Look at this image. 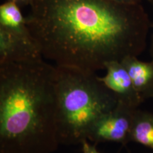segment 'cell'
<instances>
[{"label": "cell", "mask_w": 153, "mask_h": 153, "mask_svg": "<svg viewBox=\"0 0 153 153\" xmlns=\"http://www.w3.org/2000/svg\"><path fill=\"white\" fill-rule=\"evenodd\" d=\"M133 82L134 87L144 101L153 99V60H140L137 56L126 57L122 60Z\"/></svg>", "instance_id": "52a82bcc"}, {"label": "cell", "mask_w": 153, "mask_h": 153, "mask_svg": "<svg viewBox=\"0 0 153 153\" xmlns=\"http://www.w3.org/2000/svg\"><path fill=\"white\" fill-rule=\"evenodd\" d=\"M115 2L123 4H138L141 0H111Z\"/></svg>", "instance_id": "7c38bea8"}, {"label": "cell", "mask_w": 153, "mask_h": 153, "mask_svg": "<svg viewBox=\"0 0 153 153\" xmlns=\"http://www.w3.org/2000/svg\"><path fill=\"white\" fill-rule=\"evenodd\" d=\"M7 1H11L17 4L19 7H25V6H30L33 0H7Z\"/></svg>", "instance_id": "8fae6325"}, {"label": "cell", "mask_w": 153, "mask_h": 153, "mask_svg": "<svg viewBox=\"0 0 153 153\" xmlns=\"http://www.w3.org/2000/svg\"><path fill=\"white\" fill-rule=\"evenodd\" d=\"M152 153H153V152H152Z\"/></svg>", "instance_id": "5bb4252c"}, {"label": "cell", "mask_w": 153, "mask_h": 153, "mask_svg": "<svg viewBox=\"0 0 153 153\" xmlns=\"http://www.w3.org/2000/svg\"><path fill=\"white\" fill-rule=\"evenodd\" d=\"M137 108L118 102L95 120L88 132L87 140L95 145L106 142L127 145L131 142L132 123Z\"/></svg>", "instance_id": "277c9868"}, {"label": "cell", "mask_w": 153, "mask_h": 153, "mask_svg": "<svg viewBox=\"0 0 153 153\" xmlns=\"http://www.w3.org/2000/svg\"><path fill=\"white\" fill-rule=\"evenodd\" d=\"M82 153H101L97 149V145L89 143L88 140H85L82 143Z\"/></svg>", "instance_id": "30bf717a"}, {"label": "cell", "mask_w": 153, "mask_h": 153, "mask_svg": "<svg viewBox=\"0 0 153 153\" xmlns=\"http://www.w3.org/2000/svg\"><path fill=\"white\" fill-rule=\"evenodd\" d=\"M26 22L43 58L96 72L137 56L148 24L139 4L111 0H33Z\"/></svg>", "instance_id": "6da1fadb"}, {"label": "cell", "mask_w": 153, "mask_h": 153, "mask_svg": "<svg viewBox=\"0 0 153 153\" xmlns=\"http://www.w3.org/2000/svg\"><path fill=\"white\" fill-rule=\"evenodd\" d=\"M43 58L34 40H28L0 28V63Z\"/></svg>", "instance_id": "8992f818"}, {"label": "cell", "mask_w": 153, "mask_h": 153, "mask_svg": "<svg viewBox=\"0 0 153 153\" xmlns=\"http://www.w3.org/2000/svg\"><path fill=\"white\" fill-rule=\"evenodd\" d=\"M106 74L99 79L114 94L118 102L139 108L143 102L134 87L130 74L122 61L114 60L105 66Z\"/></svg>", "instance_id": "5b68a950"}, {"label": "cell", "mask_w": 153, "mask_h": 153, "mask_svg": "<svg viewBox=\"0 0 153 153\" xmlns=\"http://www.w3.org/2000/svg\"><path fill=\"white\" fill-rule=\"evenodd\" d=\"M131 142L151 149L153 152V113L137 108L134 114L131 132Z\"/></svg>", "instance_id": "9c48e42d"}, {"label": "cell", "mask_w": 153, "mask_h": 153, "mask_svg": "<svg viewBox=\"0 0 153 153\" xmlns=\"http://www.w3.org/2000/svg\"><path fill=\"white\" fill-rule=\"evenodd\" d=\"M55 66L59 143L82 144L95 120L116 106L118 100L96 72Z\"/></svg>", "instance_id": "3957f363"}, {"label": "cell", "mask_w": 153, "mask_h": 153, "mask_svg": "<svg viewBox=\"0 0 153 153\" xmlns=\"http://www.w3.org/2000/svg\"><path fill=\"white\" fill-rule=\"evenodd\" d=\"M0 28L26 39L34 40L21 7L13 1L6 0L0 5Z\"/></svg>", "instance_id": "ba28073f"}, {"label": "cell", "mask_w": 153, "mask_h": 153, "mask_svg": "<svg viewBox=\"0 0 153 153\" xmlns=\"http://www.w3.org/2000/svg\"><path fill=\"white\" fill-rule=\"evenodd\" d=\"M151 55H152V60H153V36H152V45H151Z\"/></svg>", "instance_id": "4fadbf2b"}, {"label": "cell", "mask_w": 153, "mask_h": 153, "mask_svg": "<svg viewBox=\"0 0 153 153\" xmlns=\"http://www.w3.org/2000/svg\"><path fill=\"white\" fill-rule=\"evenodd\" d=\"M56 85V66L43 58L0 63V153L57 150Z\"/></svg>", "instance_id": "7a4b0ae2"}]
</instances>
